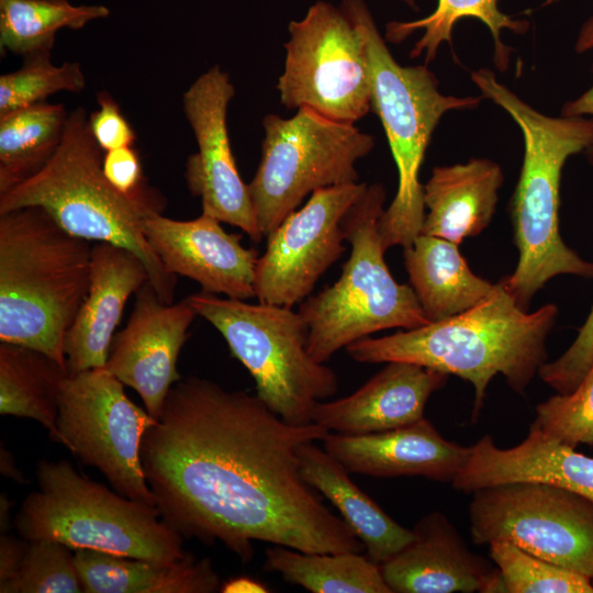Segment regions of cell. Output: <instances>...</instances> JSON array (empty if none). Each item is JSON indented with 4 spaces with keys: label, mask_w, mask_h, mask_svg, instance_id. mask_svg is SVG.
I'll return each instance as SVG.
<instances>
[{
    "label": "cell",
    "mask_w": 593,
    "mask_h": 593,
    "mask_svg": "<svg viewBox=\"0 0 593 593\" xmlns=\"http://www.w3.org/2000/svg\"><path fill=\"white\" fill-rule=\"evenodd\" d=\"M155 422L105 367L68 374L61 381L58 444L81 463L98 469L121 495L156 507L141 461L142 438Z\"/></svg>",
    "instance_id": "7c38bea8"
},
{
    "label": "cell",
    "mask_w": 593,
    "mask_h": 593,
    "mask_svg": "<svg viewBox=\"0 0 593 593\" xmlns=\"http://www.w3.org/2000/svg\"><path fill=\"white\" fill-rule=\"evenodd\" d=\"M69 372L48 355L18 344H0V413L32 418L58 443V394Z\"/></svg>",
    "instance_id": "4316f807"
},
{
    "label": "cell",
    "mask_w": 593,
    "mask_h": 593,
    "mask_svg": "<svg viewBox=\"0 0 593 593\" xmlns=\"http://www.w3.org/2000/svg\"><path fill=\"white\" fill-rule=\"evenodd\" d=\"M74 560L86 593H213L222 585L210 559L193 555L160 563L80 548Z\"/></svg>",
    "instance_id": "d4e9b609"
},
{
    "label": "cell",
    "mask_w": 593,
    "mask_h": 593,
    "mask_svg": "<svg viewBox=\"0 0 593 593\" xmlns=\"http://www.w3.org/2000/svg\"><path fill=\"white\" fill-rule=\"evenodd\" d=\"M593 49V15H591L581 26L575 42V51L584 53Z\"/></svg>",
    "instance_id": "b9f144b4"
},
{
    "label": "cell",
    "mask_w": 593,
    "mask_h": 593,
    "mask_svg": "<svg viewBox=\"0 0 593 593\" xmlns=\"http://www.w3.org/2000/svg\"><path fill=\"white\" fill-rule=\"evenodd\" d=\"M223 593H267L270 590L260 581L249 577L231 578L221 585Z\"/></svg>",
    "instance_id": "60d3db41"
},
{
    "label": "cell",
    "mask_w": 593,
    "mask_h": 593,
    "mask_svg": "<svg viewBox=\"0 0 593 593\" xmlns=\"http://www.w3.org/2000/svg\"><path fill=\"white\" fill-rule=\"evenodd\" d=\"M187 300L220 332L254 378L256 395L275 414L292 425L314 423L316 404L337 392L338 378L310 356L309 328L299 311L203 291Z\"/></svg>",
    "instance_id": "9c48e42d"
},
{
    "label": "cell",
    "mask_w": 593,
    "mask_h": 593,
    "mask_svg": "<svg viewBox=\"0 0 593 593\" xmlns=\"http://www.w3.org/2000/svg\"><path fill=\"white\" fill-rule=\"evenodd\" d=\"M37 490L22 502L14 525L27 540L47 539L71 549L174 563L191 556L183 537L150 506L78 473L67 460H42Z\"/></svg>",
    "instance_id": "52a82bcc"
},
{
    "label": "cell",
    "mask_w": 593,
    "mask_h": 593,
    "mask_svg": "<svg viewBox=\"0 0 593 593\" xmlns=\"http://www.w3.org/2000/svg\"><path fill=\"white\" fill-rule=\"evenodd\" d=\"M354 393L321 401L313 422L345 435L379 433L424 417L429 396L445 385V372L405 361H390Z\"/></svg>",
    "instance_id": "d6986e66"
},
{
    "label": "cell",
    "mask_w": 593,
    "mask_h": 593,
    "mask_svg": "<svg viewBox=\"0 0 593 593\" xmlns=\"http://www.w3.org/2000/svg\"><path fill=\"white\" fill-rule=\"evenodd\" d=\"M566 116H593V86L579 98L567 102L561 110ZM588 159L593 165V147L586 152Z\"/></svg>",
    "instance_id": "ab89813d"
},
{
    "label": "cell",
    "mask_w": 593,
    "mask_h": 593,
    "mask_svg": "<svg viewBox=\"0 0 593 593\" xmlns=\"http://www.w3.org/2000/svg\"><path fill=\"white\" fill-rule=\"evenodd\" d=\"M147 280L133 251L108 242L92 244L89 291L64 343L69 374L105 367L125 303Z\"/></svg>",
    "instance_id": "ffe728a7"
},
{
    "label": "cell",
    "mask_w": 593,
    "mask_h": 593,
    "mask_svg": "<svg viewBox=\"0 0 593 593\" xmlns=\"http://www.w3.org/2000/svg\"><path fill=\"white\" fill-rule=\"evenodd\" d=\"M404 266L429 322L460 314L484 300L495 284L474 275L458 245L419 234L404 248Z\"/></svg>",
    "instance_id": "484cf974"
},
{
    "label": "cell",
    "mask_w": 593,
    "mask_h": 593,
    "mask_svg": "<svg viewBox=\"0 0 593 593\" xmlns=\"http://www.w3.org/2000/svg\"><path fill=\"white\" fill-rule=\"evenodd\" d=\"M265 556V571L312 593H392L380 566L361 552H303L271 545Z\"/></svg>",
    "instance_id": "83f0119b"
},
{
    "label": "cell",
    "mask_w": 593,
    "mask_h": 593,
    "mask_svg": "<svg viewBox=\"0 0 593 593\" xmlns=\"http://www.w3.org/2000/svg\"><path fill=\"white\" fill-rule=\"evenodd\" d=\"M197 315L187 299L165 303L147 280L135 293L127 325L113 336L105 368L138 393L155 419L181 379L177 360Z\"/></svg>",
    "instance_id": "2e32d148"
},
{
    "label": "cell",
    "mask_w": 593,
    "mask_h": 593,
    "mask_svg": "<svg viewBox=\"0 0 593 593\" xmlns=\"http://www.w3.org/2000/svg\"><path fill=\"white\" fill-rule=\"evenodd\" d=\"M234 94L228 75L217 65L183 93V112L198 145V152L188 157L184 177L189 191L201 199L203 214L240 228L257 243L264 236L227 131V108Z\"/></svg>",
    "instance_id": "9a60e30c"
},
{
    "label": "cell",
    "mask_w": 593,
    "mask_h": 593,
    "mask_svg": "<svg viewBox=\"0 0 593 593\" xmlns=\"http://www.w3.org/2000/svg\"><path fill=\"white\" fill-rule=\"evenodd\" d=\"M85 87L86 78L78 63L56 66L51 51L27 55L18 70L0 76V115L44 102L59 91L80 92Z\"/></svg>",
    "instance_id": "1f68e13d"
},
{
    "label": "cell",
    "mask_w": 593,
    "mask_h": 593,
    "mask_svg": "<svg viewBox=\"0 0 593 593\" xmlns=\"http://www.w3.org/2000/svg\"><path fill=\"white\" fill-rule=\"evenodd\" d=\"M412 532V540L380 564L392 593L481 592L494 567L468 548L441 512L425 515Z\"/></svg>",
    "instance_id": "7402d4cb"
},
{
    "label": "cell",
    "mask_w": 593,
    "mask_h": 593,
    "mask_svg": "<svg viewBox=\"0 0 593 593\" xmlns=\"http://www.w3.org/2000/svg\"><path fill=\"white\" fill-rule=\"evenodd\" d=\"M304 443L296 450L302 479L325 496L362 542L366 555L379 566L413 538L349 477V471L324 448Z\"/></svg>",
    "instance_id": "cb8c5ba5"
},
{
    "label": "cell",
    "mask_w": 593,
    "mask_h": 593,
    "mask_svg": "<svg viewBox=\"0 0 593 593\" xmlns=\"http://www.w3.org/2000/svg\"><path fill=\"white\" fill-rule=\"evenodd\" d=\"M98 110L88 118L89 130L103 152L133 146L136 135L122 111L107 91L97 96Z\"/></svg>",
    "instance_id": "8d00e7d4"
},
{
    "label": "cell",
    "mask_w": 593,
    "mask_h": 593,
    "mask_svg": "<svg viewBox=\"0 0 593 593\" xmlns=\"http://www.w3.org/2000/svg\"><path fill=\"white\" fill-rule=\"evenodd\" d=\"M1 457H0V465H1V472L3 475L10 477L18 481L19 483H23L24 479L23 475L19 472L16 469L13 456L4 448H1Z\"/></svg>",
    "instance_id": "7bdbcfd3"
},
{
    "label": "cell",
    "mask_w": 593,
    "mask_h": 593,
    "mask_svg": "<svg viewBox=\"0 0 593 593\" xmlns=\"http://www.w3.org/2000/svg\"><path fill=\"white\" fill-rule=\"evenodd\" d=\"M502 182L500 165L486 158L435 167L424 184L428 213L421 234L457 245L479 235L493 217Z\"/></svg>",
    "instance_id": "603a6c76"
},
{
    "label": "cell",
    "mask_w": 593,
    "mask_h": 593,
    "mask_svg": "<svg viewBox=\"0 0 593 593\" xmlns=\"http://www.w3.org/2000/svg\"><path fill=\"white\" fill-rule=\"evenodd\" d=\"M102 159L85 109L72 110L47 164L0 194V213L38 206L74 236L127 248L144 262L159 298L172 303L177 276L166 269L143 231L144 219L161 212L163 200L149 188L137 194L115 189L103 174Z\"/></svg>",
    "instance_id": "5b68a950"
},
{
    "label": "cell",
    "mask_w": 593,
    "mask_h": 593,
    "mask_svg": "<svg viewBox=\"0 0 593 593\" xmlns=\"http://www.w3.org/2000/svg\"><path fill=\"white\" fill-rule=\"evenodd\" d=\"M102 169L109 182L125 194H137L147 190L142 164L133 146L104 152Z\"/></svg>",
    "instance_id": "74e56055"
},
{
    "label": "cell",
    "mask_w": 593,
    "mask_h": 593,
    "mask_svg": "<svg viewBox=\"0 0 593 593\" xmlns=\"http://www.w3.org/2000/svg\"><path fill=\"white\" fill-rule=\"evenodd\" d=\"M340 9L365 40L372 79V110L383 125L399 174L396 194L379 222L380 237L385 250L394 246L405 248L421 234L425 219L419 171L434 130L445 113L474 109L481 98L443 94L426 66L400 65L365 0H342Z\"/></svg>",
    "instance_id": "8992f818"
},
{
    "label": "cell",
    "mask_w": 593,
    "mask_h": 593,
    "mask_svg": "<svg viewBox=\"0 0 593 593\" xmlns=\"http://www.w3.org/2000/svg\"><path fill=\"white\" fill-rule=\"evenodd\" d=\"M385 197L381 183L368 184L347 210L342 228L351 250L340 277L300 303L307 351L317 362L377 332L430 323L412 287L396 282L387 266L379 233Z\"/></svg>",
    "instance_id": "ba28073f"
},
{
    "label": "cell",
    "mask_w": 593,
    "mask_h": 593,
    "mask_svg": "<svg viewBox=\"0 0 593 593\" xmlns=\"http://www.w3.org/2000/svg\"><path fill=\"white\" fill-rule=\"evenodd\" d=\"M557 315L555 304L528 313L499 282L484 300L460 314L378 338L365 337L345 349L357 362L405 361L469 381L474 389L475 422L496 374L514 392L525 394L547 362L546 340Z\"/></svg>",
    "instance_id": "7a4b0ae2"
},
{
    "label": "cell",
    "mask_w": 593,
    "mask_h": 593,
    "mask_svg": "<svg viewBox=\"0 0 593 593\" xmlns=\"http://www.w3.org/2000/svg\"><path fill=\"white\" fill-rule=\"evenodd\" d=\"M413 4V0H404ZM462 18H475L490 30L494 42L495 66L505 70L510 63V48L502 42L501 33L508 29L514 33L524 34L528 22L516 20L499 9V0H438L436 9L427 16L410 22L392 21L387 25L385 40L400 43L417 30H424L418 42L410 53L416 58L423 53L425 61H432L444 42L451 43L455 24Z\"/></svg>",
    "instance_id": "f546056e"
},
{
    "label": "cell",
    "mask_w": 593,
    "mask_h": 593,
    "mask_svg": "<svg viewBox=\"0 0 593 593\" xmlns=\"http://www.w3.org/2000/svg\"><path fill=\"white\" fill-rule=\"evenodd\" d=\"M90 240L46 211L0 213V342L40 350L67 368L64 343L90 286Z\"/></svg>",
    "instance_id": "277c9868"
},
{
    "label": "cell",
    "mask_w": 593,
    "mask_h": 593,
    "mask_svg": "<svg viewBox=\"0 0 593 593\" xmlns=\"http://www.w3.org/2000/svg\"><path fill=\"white\" fill-rule=\"evenodd\" d=\"M455 477V490L473 491L510 482H541L563 488L593 502V457L557 443L530 427L517 446L499 448L490 435L470 447Z\"/></svg>",
    "instance_id": "44dd1931"
},
{
    "label": "cell",
    "mask_w": 593,
    "mask_h": 593,
    "mask_svg": "<svg viewBox=\"0 0 593 593\" xmlns=\"http://www.w3.org/2000/svg\"><path fill=\"white\" fill-rule=\"evenodd\" d=\"M508 593H593L591 579L508 542L489 545Z\"/></svg>",
    "instance_id": "d6a6232c"
},
{
    "label": "cell",
    "mask_w": 593,
    "mask_h": 593,
    "mask_svg": "<svg viewBox=\"0 0 593 593\" xmlns=\"http://www.w3.org/2000/svg\"><path fill=\"white\" fill-rule=\"evenodd\" d=\"M593 363V306L571 346L556 360L545 362L538 374L560 394L571 392Z\"/></svg>",
    "instance_id": "d590c367"
},
{
    "label": "cell",
    "mask_w": 593,
    "mask_h": 593,
    "mask_svg": "<svg viewBox=\"0 0 593 593\" xmlns=\"http://www.w3.org/2000/svg\"><path fill=\"white\" fill-rule=\"evenodd\" d=\"M471 78L485 98L511 115L523 134V166L511 204L518 261L500 282L527 311L533 296L556 276L593 279V262L567 246L559 232L562 168L569 157L593 147V116H548L486 68L473 71Z\"/></svg>",
    "instance_id": "3957f363"
},
{
    "label": "cell",
    "mask_w": 593,
    "mask_h": 593,
    "mask_svg": "<svg viewBox=\"0 0 593 593\" xmlns=\"http://www.w3.org/2000/svg\"><path fill=\"white\" fill-rule=\"evenodd\" d=\"M353 182L315 190L268 236L256 266L258 302L293 307L345 251L342 220L367 188Z\"/></svg>",
    "instance_id": "5bb4252c"
},
{
    "label": "cell",
    "mask_w": 593,
    "mask_h": 593,
    "mask_svg": "<svg viewBox=\"0 0 593 593\" xmlns=\"http://www.w3.org/2000/svg\"><path fill=\"white\" fill-rule=\"evenodd\" d=\"M69 113L46 101L0 115V194L40 171L58 148Z\"/></svg>",
    "instance_id": "f1b7e54d"
},
{
    "label": "cell",
    "mask_w": 593,
    "mask_h": 593,
    "mask_svg": "<svg viewBox=\"0 0 593 593\" xmlns=\"http://www.w3.org/2000/svg\"><path fill=\"white\" fill-rule=\"evenodd\" d=\"M530 427L572 448L593 446V363L571 392L558 393L536 406Z\"/></svg>",
    "instance_id": "e575fe53"
},
{
    "label": "cell",
    "mask_w": 593,
    "mask_h": 593,
    "mask_svg": "<svg viewBox=\"0 0 593 593\" xmlns=\"http://www.w3.org/2000/svg\"><path fill=\"white\" fill-rule=\"evenodd\" d=\"M109 14L104 5L68 0H0V48L23 57L52 51L59 30H80Z\"/></svg>",
    "instance_id": "4dcf8cb0"
},
{
    "label": "cell",
    "mask_w": 593,
    "mask_h": 593,
    "mask_svg": "<svg viewBox=\"0 0 593 593\" xmlns=\"http://www.w3.org/2000/svg\"><path fill=\"white\" fill-rule=\"evenodd\" d=\"M261 157L248 191L259 230L267 237L317 189L359 181L356 163L374 147L372 135L300 108L289 119L262 120Z\"/></svg>",
    "instance_id": "30bf717a"
},
{
    "label": "cell",
    "mask_w": 593,
    "mask_h": 593,
    "mask_svg": "<svg viewBox=\"0 0 593 593\" xmlns=\"http://www.w3.org/2000/svg\"><path fill=\"white\" fill-rule=\"evenodd\" d=\"M70 549L66 545L53 540H27V547L16 575L12 580L1 583L0 592H83Z\"/></svg>",
    "instance_id": "836d02e7"
},
{
    "label": "cell",
    "mask_w": 593,
    "mask_h": 593,
    "mask_svg": "<svg viewBox=\"0 0 593 593\" xmlns=\"http://www.w3.org/2000/svg\"><path fill=\"white\" fill-rule=\"evenodd\" d=\"M219 220L201 214L178 221L152 212L143 231L166 269L198 282L203 292L247 300L256 298L255 276L259 254L227 233Z\"/></svg>",
    "instance_id": "e0dca14e"
},
{
    "label": "cell",
    "mask_w": 593,
    "mask_h": 593,
    "mask_svg": "<svg viewBox=\"0 0 593 593\" xmlns=\"http://www.w3.org/2000/svg\"><path fill=\"white\" fill-rule=\"evenodd\" d=\"M281 103L356 123L372 110V79L365 40L340 8L317 1L288 26Z\"/></svg>",
    "instance_id": "8fae6325"
},
{
    "label": "cell",
    "mask_w": 593,
    "mask_h": 593,
    "mask_svg": "<svg viewBox=\"0 0 593 593\" xmlns=\"http://www.w3.org/2000/svg\"><path fill=\"white\" fill-rule=\"evenodd\" d=\"M469 504L475 545L508 542L593 578V502L541 482H510L473 491Z\"/></svg>",
    "instance_id": "4fadbf2b"
},
{
    "label": "cell",
    "mask_w": 593,
    "mask_h": 593,
    "mask_svg": "<svg viewBox=\"0 0 593 593\" xmlns=\"http://www.w3.org/2000/svg\"><path fill=\"white\" fill-rule=\"evenodd\" d=\"M323 448L349 472L377 478L424 477L452 482L471 448L444 438L421 418L390 430L345 435L328 432Z\"/></svg>",
    "instance_id": "ac0fdd59"
},
{
    "label": "cell",
    "mask_w": 593,
    "mask_h": 593,
    "mask_svg": "<svg viewBox=\"0 0 593 593\" xmlns=\"http://www.w3.org/2000/svg\"><path fill=\"white\" fill-rule=\"evenodd\" d=\"M328 434L292 425L257 395L199 377L177 381L141 444L160 517L183 538L222 542L246 563L254 541L303 552H362L301 477L296 450Z\"/></svg>",
    "instance_id": "6da1fadb"
},
{
    "label": "cell",
    "mask_w": 593,
    "mask_h": 593,
    "mask_svg": "<svg viewBox=\"0 0 593 593\" xmlns=\"http://www.w3.org/2000/svg\"><path fill=\"white\" fill-rule=\"evenodd\" d=\"M591 583H592V585H593V578H591Z\"/></svg>",
    "instance_id": "ee69618b"
},
{
    "label": "cell",
    "mask_w": 593,
    "mask_h": 593,
    "mask_svg": "<svg viewBox=\"0 0 593 593\" xmlns=\"http://www.w3.org/2000/svg\"><path fill=\"white\" fill-rule=\"evenodd\" d=\"M26 540V539H25ZM27 540L2 534L0 537V584L12 580L22 563Z\"/></svg>",
    "instance_id": "f35d334b"
}]
</instances>
